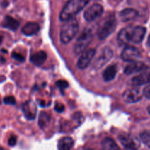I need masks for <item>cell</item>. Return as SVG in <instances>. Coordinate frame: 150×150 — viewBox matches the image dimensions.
<instances>
[{
	"mask_svg": "<svg viewBox=\"0 0 150 150\" xmlns=\"http://www.w3.org/2000/svg\"><path fill=\"white\" fill-rule=\"evenodd\" d=\"M146 28L142 26H128L122 29L117 35V41L120 45H128L129 43L140 44L146 35Z\"/></svg>",
	"mask_w": 150,
	"mask_h": 150,
	"instance_id": "6da1fadb",
	"label": "cell"
},
{
	"mask_svg": "<svg viewBox=\"0 0 150 150\" xmlns=\"http://www.w3.org/2000/svg\"><path fill=\"white\" fill-rule=\"evenodd\" d=\"M89 1L90 0H70L60 13V21L65 22L73 18L76 15L87 5Z\"/></svg>",
	"mask_w": 150,
	"mask_h": 150,
	"instance_id": "7a4b0ae2",
	"label": "cell"
},
{
	"mask_svg": "<svg viewBox=\"0 0 150 150\" xmlns=\"http://www.w3.org/2000/svg\"><path fill=\"white\" fill-rule=\"evenodd\" d=\"M79 32V23L76 18H71L65 21L60 29V41L67 44L75 38Z\"/></svg>",
	"mask_w": 150,
	"mask_h": 150,
	"instance_id": "3957f363",
	"label": "cell"
},
{
	"mask_svg": "<svg viewBox=\"0 0 150 150\" xmlns=\"http://www.w3.org/2000/svg\"><path fill=\"white\" fill-rule=\"evenodd\" d=\"M92 38H93V34L90 29H85L80 36L77 38L76 42L74 45V52L76 54H82L88 45L92 42Z\"/></svg>",
	"mask_w": 150,
	"mask_h": 150,
	"instance_id": "277c9868",
	"label": "cell"
},
{
	"mask_svg": "<svg viewBox=\"0 0 150 150\" xmlns=\"http://www.w3.org/2000/svg\"><path fill=\"white\" fill-rule=\"evenodd\" d=\"M117 22L114 16H110L104 21L98 31V37L100 40L106 39L115 31Z\"/></svg>",
	"mask_w": 150,
	"mask_h": 150,
	"instance_id": "5b68a950",
	"label": "cell"
},
{
	"mask_svg": "<svg viewBox=\"0 0 150 150\" xmlns=\"http://www.w3.org/2000/svg\"><path fill=\"white\" fill-rule=\"evenodd\" d=\"M113 57V51L109 47H105L103 48L100 54L93 63V68L95 70L100 69L103 67Z\"/></svg>",
	"mask_w": 150,
	"mask_h": 150,
	"instance_id": "8992f818",
	"label": "cell"
},
{
	"mask_svg": "<svg viewBox=\"0 0 150 150\" xmlns=\"http://www.w3.org/2000/svg\"><path fill=\"white\" fill-rule=\"evenodd\" d=\"M96 54L95 48H89L83 51L79 57L77 62V66L80 70H84L90 64Z\"/></svg>",
	"mask_w": 150,
	"mask_h": 150,
	"instance_id": "52a82bcc",
	"label": "cell"
},
{
	"mask_svg": "<svg viewBox=\"0 0 150 150\" xmlns=\"http://www.w3.org/2000/svg\"><path fill=\"white\" fill-rule=\"evenodd\" d=\"M103 7L99 4H94L85 10L83 17L86 21H93L102 16Z\"/></svg>",
	"mask_w": 150,
	"mask_h": 150,
	"instance_id": "ba28073f",
	"label": "cell"
},
{
	"mask_svg": "<svg viewBox=\"0 0 150 150\" xmlns=\"http://www.w3.org/2000/svg\"><path fill=\"white\" fill-rule=\"evenodd\" d=\"M142 96L143 92L139 88H131L125 91L122 94V99L127 103H134L140 101Z\"/></svg>",
	"mask_w": 150,
	"mask_h": 150,
	"instance_id": "9c48e42d",
	"label": "cell"
},
{
	"mask_svg": "<svg viewBox=\"0 0 150 150\" xmlns=\"http://www.w3.org/2000/svg\"><path fill=\"white\" fill-rule=\"evenodd\" d=\"M141 52L136 47L127 45L125 47L121 54L122 59L125 62H134L138 57H140Z\"/></svg>",
	"mask_w": 150,
	"mask_h": 150,
	"instance_id": "30bf717a",
	"label": "cell"
},
{
	"mask_svg": "<svg viewBox=\"0 0 150 150\" xmlns=\"http://www.w3.org/2000/svg\"><path fill=\"white\" fill-rule=\"evenodd\" d=\"M146 68V66L144 64L143 62H141L134 61L132 62L130 64H127L125 67L124 73L127 76L130 75H133L134 73H139V72L142 71V70H145Z\"/></svg>",
	"mask_w": 150,
	"mask_h": 150,
	"instance_id": "8fae6325",
	"label": "cell"
},
{
	"mask_svg": "<svg viewBox=\"0 0 150 150\" xmlns=\"http://www.w3.org/2000/svg\"><path fill=\"white\" fill-rule=\"evenodd\" d=\"M118 139L120 143L125 146V148H135V149H137L138 145H139L137 141L130 135L121 134L118 136Z\"/></svg>",
	"mask_w": 150,
	"mask_h": 150,
	"instance_id": "7c38bea8",
	"label": "cell"
},
{
	"mask_svg": "<svg viewBox=\"0 0 150 150\" xmlns=\"http://www.w3.org/2000/svg\"><path fill=\"white\" fill-rule=\"evenodd\" d=\"M139 16V12L133 8H126L120 11L119 14L120 19L123 22L130 21Z\"/></svg>",
	"mask_w": 150,
	"mask_h": 150,
	"instance_id": "4fadbf2b",
	"label": "cell"
},
{
	"mask_svg": "<svg viewBox=\"0 0 150 150\" xmlns=\"http://www.w3.org/2000/svg\"><path fill=\"white\" fill-rule=\"evenodd\" d=\"M22 109H23V114H24L25 117L28 119V120H34L36 116V107L35 105L31 101H28V102L25 103L22 106Z\"/></svg>",
	"mask_w": 150,
	"mask_h": 150,
	"instance_id": "5bb4252c",
	"label": "cell"
},
{
	"mask_svg": "<svg viewBox=\"0 0 150 150\" xmlns=\"http://www.w3.org/2000/svg\"><path fill=\"white\" fill-rule=\"evenodd\" d=\"M40 31V26L38 23L35 22H29L26 23L22 28V33L26 36H32L36 35Z\"/></svg>",
	"mask_w": 150,
	"mask_h": 150,
	"instance_id": "9a60e30c",
	"label": "cell"
},
{
	"mask_svg": "<svg viewBox=\"0 0 150 150\" xmlns=\"http://www.w3.org/2000/svg\"><path fill=\"white\" fill-rule=\"evenodd\" d=\"M47 59V54L43 51H40L31 54L30 62L36 66H40Z\"/></svg>",
	"mask_w": 150,
	"mask_h": 150,
	"instance_id": "2e32d148",
	"label": "cell"
},
{
	"mask_svg": "<svg viewBox=\"0 0 150 150\" xmlns=\"http://www.w3.org/2000/svg\"><path fill=\"white\" fill-rule=\"evenodd\" d=\"M131 83L135 86L146 84L150 83V72H144L131 79Z\"/></svg>",
	"mask_w": 150,
	"mask_h": 150,
	"instance_id": "e0dca14e",
	"label": "cell"
},
{
	"mask_svg": "<svg viewBox=\"0 0 150 150\" xmlns=\"http://www.w3.org/2000/svg\"><path fill=\"white\" fill-rule=\"evenodd\" d=\"M1 26L4 28L7 29H10L11 31H16L19 26V22L16 19L13 18V17L10 16H7L4 17Z\"/></svg>",
	"mask_w": 150,
	"mask_h": 150,
	"instance_id": "ac0fdd59",
	"label": "cell"
},
{
	"mask_svg": "<svg viewBox=\"0 0 150 150\" xmlns=\"http://www.w3.org/2000/svg\"><path fill=\"white\" fill-rule=\"evenodd\" d=\"M117 68L116 65L112 64V65H109L108 67H107L103 73L104 81L106 82H109L114 80L117 76Z\"/></svg>",
	"mask_w": 150,
	"mask_h": 150,
	"instance_id": "d6986e66",
	"label": "cell"
},
{
	"mask_svg": "<svg viewBox=\"0 0 150 150\" xmlns=\"http://www.w3.org/2000/svg\"><path fill=\"white\" fill-rule=\"evenodd\" d=\"M74 144V141L71 137L66 136L63 137L59 141L58 149L59 150H71Z\"/></svg>",
	"mask_w": 150,
	"mask_h": 150,
	"instance_id": "ffe728a7",
	"label": "cell"
},
{
	"mask_svg": "<svg viewBox=\"0 0 150 150\" xmlns=\"http://www.w3.org/2000/svg\"><path fill=\"white\" fill-rule=\"evenodd\" d=\"M102 146L103 150H120L118 145L111 138H105L102 142Z\"/></svg>",
	"mask_w": 150,
	"mask_h": 150,
	"instance_id": "44dd1931",
	"label": "cell"
},
{
	"mask_svg": "<svg viewBox=\"0 0 150 150\" xmlns=\"http://www.w3.org/2000/svg\"><path fill=\"white\" fill-rule=\"evenodd\" d=\"M50 122V116L45 112H41L39 117V125L41 128H44Z\"/></svg>",
	"mask_w": 150,
	"mask_h": 150,
	"instance_id": "7402d4cb",
	"label": "cell"
},
{
	"mask_svg": "<svg viewBox=\"0 0 150 150\" xmlns=\"http://www.w3.org/2000/svg\"><path fill=\"white\" fill-rule=\"evenodd\" d=\"M140 139L142 142L150 149V131L144 130L140 134Z\"/></svg>",
	"mask_w": 150,
	"mask_h": 150,
	"instance_id": "603a6c76",
	"label": "cell"
},
{
	"mask_svg": "<svg viewBox=\"0 0 150 150\" xmlns=\"http://www.w3.org/2000/svg\"><path fill=\"white\" fill-rule=\"evenodd\" d=\"M4 103L7 105H15L16 99L13 96H7L4 98Z\"/></svg>",
	"mask_w": 150,
	"mask_h": 150,
	"instance_id": "cb8c5ba5",
	"label": "cell"
},
{
	"mask_svg": "<svg viewBox=\"0 0 150 150\" xmlns=\"http://www.w3.org/2000/svg\"><path fill=\"white\" fill-rule=\"evenodd\" d=\"M57 85L59 89H67L68 87L69 84L67 81H58L57 82Z\"/></svg>",
	"mask_w": 150,
	"mask_h": 150,
	"instance_id": "d4e9b609",
	"label": "cell"
},
{
	"mask_svg": "<svg viewBox=\"0 0 150 150\" xmlns=\"http://www.w3.org/2000/svg\"><path fill=\"white\" fill-rule=\"evenodd\" d=\"M12 57H13L14 59L20 62H22L24 61V57H23L21 54H18V53H16V52L13 53V54H12Z\"/></svg>",
	"mask_w": 150,
	"mask_h": 150,
	"instance_id": "484cf974",
	"label": "cell"
},
{
	"mask_svg": "<svg viewBox=\"0 0 150 150\" xmlns=\"http://www.w3.org/2000/svg\"><path fill=\"white\" fill-rule=\"evenodd\" d=\"M54 109L56 110V111L58 113H62L64 111V106L63 104L60 103H57L54 106Z\"/></svg>",
	"mask_w": 150,
	"mask_h": 150,
	"instance_id": "4316f807",
	"label": "cell"
},
{
	"mask_svg": "<svg viewBox=\"0 0 150 150\" xmlns=\"http://www.w3.org/2000/svg\"><path fill=\"white\" fill-rule=\"evenodd\" d=\"M16 142H17V139L15 136H12L8 140V144L10 146H14L16 144Z\"/></svg>",
	"mask_w": 150,
	"mask_h": 150,
	"instance_id": "83f0119b",
	"label": "cell"
},
{
	"mask_svg": "<svg viewBox=\"0 0 150 150\" xmlns=\"http://www.w3.org/2000/svg\"><path fill=\"white\" fill-rule=\"evenodd\" d=\"M143 95L146 97V98L150 100V85L146 86L143 90Z\"/></svg>",
	"mask_w": 150,
	"mask_h": 150,
	"instance_id": "f1b7e54d",
	"label": "cell"
},
{
	"mask_svg": "<svg viewBox=\"0 0 150 150\" xmlns=\"http://www.w3.org/2000/svg\"><path fill=\"white\" fill-rule=\"evenodd\" d=\"M125 150H137V149H135V148H125Z\"/></svg>",
	"mask_w": 150,
	"mask_h": 150,
	"instance_id": "f546056e",
	"label": "cell"
},
{
	"mask_svg": "<svg viewBox=\"0 0 150 150\" xmlns=\"http://www.w3.org/2000/svg\"><path fill=\"white\" fill-rule=\"evenodd\" d=\"M2 40H3V38L1 35H0V45H1V42H2Z\"/></svg>",
	"mask_w": 150,
	"mask_h": 150,
	"instance_id": "4dcf8cb0",
	"label": "cell"
},
{
	"mask_svg": "<svg viewBox=\"0 0 150 150\" xmlns=\"http://www.w3.org/2000/svg\"><path fill=\"white\" fill-rule=\"evenodd\" d=\"M148 43H149V46H150V35H149V38H148Z\"/></svg>",
	"mask_w": 150,
	"mask_h": 150,
	"instance_id": "1f68e13d",
	"label": "cell"
},
{
	"mask_svg": "<svg viewBox=\"0 0 150 150\" xmlns=\"http://www.w3.org/2000/svg\"><path fill=\"white\" fill-rule=\"evenodd\" d=\"M147 111H148V112H149V114H150V105H149V106H148V108H147Z\"/></svg>",
	"mask_w": 150,
	"mask_h": 150,
	"instance_id": "d6a6232c",
	"label": "cell"
},
{
	"mask_svg": "<svg viewBox=\"0 0 150 150\" xmlns=\"http://www.w3.org/2000/svg\"><path fill=\"white\" fill-rule=\"evenodd\" d=\"M0 150H6V149H4V148H1V147H0Z\"/></svg>",
	"mask_w": 150,
	"mask_h": 150,
	"instance_id": "836d02e7",
	"label": "cell"
},
{
	"mask_svg": "<svg viewBox=\"0 0 150 150\" xmlns=\"http://www.w3.org/2000/svg\"><path fill=\"white\" fill-rule=\"evenodd\" d=\"M85 150H92V149H86Z\"/></svg>",
	"mask_w": 150,
	"mask_h": 150,
	"instance_id": "e575fe53",
	"label": "cell"
}]
</instances>
